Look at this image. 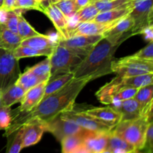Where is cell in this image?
<instances>
[{
	"label": "cell",
	"mask_w": 153,
	"mask_h": 153,
	"mask_svg": "<svg viewBox=\"0 0 153 153\" xmlns=\"http://www.w3.org/2000/svg\"><path fill=\"white\" fill-rule=\"evenodd\" d=\"M91 80V77H74L61 89L43 97L31 111L12 117L10 126L5 129L4 136L10 134L31 119L37 118L47 122L63 112L73 110L76 99Z\"/></svg>",
	"instance_id": "1"
},
{
	"label": "cell",
	"mask_w": 153,
	"mask_h": 153,
	"mask_svg": "<svg viewBox=\"0 0 153 153\" xmlns=\"http://www.w3.org/2000/svg\"><path fill=\"white\" fill-rule=\"evenodd\" d=\"M121 43H113L103 36L73 70L74 77H91L93 80L112 73L115 52Z\"/></svg>",
	"instance_id": "2"
},
{
	"label": "cell",
	"mask_w": 153,
	"mask_h": 153,
	"mask_svg": "<svg viewBox=\"0 0 153 153\" xmlns=\"http://www.w3.org/2000/svg\"><path fill=\"white\" fill-rule=\"evenodd\" d=\"M153 73L140 75L129 77H121L117 76L110 82L100 88L96 93V97L101 103L112 105L114 98L117 94L127 88H140L152 84Z\"/></svg>",
	"instance_id": "3"
},
{
	"label": "cell",
	"mask_w": 153,
	"mask_h": 153,
	"mask_svg": "<svg viewBox=\"0 0 153 153\" xmlns=\"http://www.w3.org/2000/svg\"><path fill=\"white\" fill-rule=\"evenodd\" d=\"M151 123V122H150ZM149 122L145 117L128 120H121L111 131L134 146L142 150L144 148L146 129Z\"/></svg>",
	"instance_id": "4"
},
{
	"label": "cell",
	"mask_w": 153,
	"mask_h": 153,
	"mask_svg": "<svg viewBox=\"0 0 153 153\" xmlns=\"http://www.w3.org/2000/svg\"><path fill=\"white\" fill-rule=\"evenodd\" d=\"M49 58L51 67L49 80H51L73 72L85 58L58 43Z\"/></svg>",
	"instance_id": "5"
},
{
	"label": "cell",
	"mask_w": 153,
	"mask_h": 153,
	"mask_svg": "<svg viewBox=\"0 0 153 153\" xmlns=\"http://www.w3.org/2000/svg\"><path fill=\"white\" fill-rule=\"evenodd\" d=\"M112 73L121 77H129L153 73V61L140 59L133 55L113 61Z\"/></svg>",
	"instance_id": "6"
},
{
	"label": "cell",
	"mask_w": 153,
	"mask_h": 153,
	"mask_svg": "<svg viewBox=\"0 0 153 153\" xmlns=\"http://www.w3.org/2000/svg\"><path fill=\"white\" fill-rule=\"evenodd\" d=\"M20 74L19 60L13 51L0 48V94L14 85Z\"/></svg>",
	"instance_id": "7"
},
{
	"label": "cell",
	"mask_w": 153,
	"mask_h": 153,
	"mask_svg": "<svg viewBox=\"0 0 153 153\" xmlns=\"http://www.w3.org/2000/svg\"><path fill=\"white\" fill-rule=\"evenodd\" d=\"M153 0H131V10L128 16L134 25L131 31L133 36L141 34L147 27L152 25Z\"/></svg>",
	"instance_id": "8"
},
{
	"label": "cell",
	"mask_w": 153,
	"mask_h": 153,
	"mask_svg": "<svg viewBox=\"0 0 153 153\" xmlns=\"http://www.w3.org/2000/svg\"><path fill=\"white\" fill-rule=\"evenodd\" d=\"M103 35H74L67 39L59 38L58 43L85 58Z\"/></svg>",
	"instance_id": "9"
},
{
	"label": "cell",
	"mask_w": 153,
	"mask_h": 153,
	"mask_svg": "<svg viewBox=\"0 0 153 153\" xmlns=\"http://www.w3.org/2000/svg\"><path fill=\"white\" fill-rule=\"evenodd\" d=\"M45 128L46 131L52 133L60 142L67 136L80 134L88 131L79 126L73 121L63 118L61 116V114L51 120L45 122Z\"/></svg>",
	"instance_id": "10"
},
{
	"label": "cell",
	"mask_w": 153,
	"mask_h": 153,
	"mask_svg": "<svg viewBox=\"0 0 153 153\" xmlns=\"http://www.w3.org/2000/svg\"><path fill=\"white\" fill-rule=\"evenodd\" d=\"M61 116L64 119L73 121L79 126L88 131L109 132L111 130V128L108 127L107 126L101 123L94 117L87 114L85 111H75L74 108L73 110L63 112L61 114Z\"/></svg>",
	"instance_id": "11"
},
{
	"label": "cell",
	"mask_w": 153,
	"mask_h": 153,
	"mask_svg": "<svg viewBox=\"0 0 153 153\" xmlns=\"http://www.w3.org/2000/svg\"><path fill=\"white\" fill-rule=\"evenodd\" d=\"M47 82L48 81H45V82H41L37 86L26 91L19 108L11 111L12 117L28 113L37 105L40 100L43 98L45 88H46Z\"/></svg>",
	"instance_id": "12"
},
{
	"label": "cell",
	"mask_w": 153,
	"mask_h": 153,
	"mask_svg": "<svg viewBox=\"0 0 153 153\" xmlns=\"http://www.w3.org/2000/svg\"><path fill=\"white\" fill-rule=\"evenodd\" d=\"M23 134H22V149L29 147L38 143L46 131L45 122L37 118H34L22 125Z\"/></svg>",
	"instance_id": "13"
},
{
	"label": "cell",
	"mask_w": 153,
	"mask_h": 153,
	"mask_svg": "<svg viewBox=\"0 0 153 153\" xmlns=\"http://www.w3.org/2000/svg\"><path fill=\"white\" fill-rule=\"evenodd\" d=\"M133 25V19L128 14L119 19L103 34V36L113 43H123L126 39L133 36L131 31Z\"/></svg>",
	"instance_id": "14"
},
{
	"label": "cell",
	"mask_w": 153,
	"mask_h": 153,
	"mask_svg": "<svg viewBox=\"0 0 153 153\" xmlns=\"http://www.w3.org/2000/svg\"><path fill=\"white\" fill-rule=\"evenodd\" d=\"M101 123L112 128H114L122 120L120 112L114 107L107 106L103 108H93L85 111Z\"/></svg>",
	"instance_id": "15"
},
{
	"label": "cell",
	"mask_w": 153,
	"mask_h": 153,
	"mask_svg": "<svg viewBox=\"0 0 153 153\" xmlns=\"http://www.w3.org/2000/svg\"><path fill=\"white\" fill-rule=\"evenodd\" d=\"M43 13L48 16L55 25L57 31L60 34V38L67 39L69 37V20L55 4H48L43 6Z\"/></svg>",
	"instance_id": "16"
},
{
	"label": "cell",
	"mask_w": 153,
	"mask_h": 153,
	"mask_svg": "<svg viewBox=\"0 0 153 153\" xmlns=\"http://www.w3.org/2000/svg\"><path fill=\"white\" fill-rule=\"evenodd\" d=\"M57 44L58 40L54 41L50 37L44 34L25 39L22 40L20 43L21 46H29L34 50L41 52L43 56L46 57L51 56Z\"/></svg>",
	"instance_id": "17"
},
{
	"label": "cell",
	"mask_w": 153,
	"mask_h": 153,
	"mask_svg": "<svg viewBox=\"0 0 153 153\" xmlns=\"http://www.w3.org/2000/svg\"><path fill=\"white\" fill-rule=\"evenodd\" d=\"M116 22L103 24L94 21H90L79 23L74 28H73L71 31L69 32V37L74 35H103V34L111 28Z\"/></svg>",
	"instance_id": "18"
},
{
	"label": "cell",
	"mask_w": 153,
	"mask_h": 153,
	"mask_svg": "<svg viewBox=\"0 0 153 153\" xmlns=\"http://www.w3.org/2000/svg\"><path fill=\"white\" fill-rule=\"evenodd\" d=\"M109 132L90 131L85 136L84 145L92 153H101L106 149Z\"/></svg>",
	"instance_id": "19"
},
{
	"label": "cell",
	"mask_w": 153,
	"mask_h": 153,
	"mask_svg": "<svg viewBox=\"0 0 153 153\" xmlns=\"http://www.w3.org/2000/svg\"><path fill=\"white\" fill-rule=\"evenodd\" d=\"M113 107L120 112L122 115L121 120L136 119L142 116L141 108L134 98L114 103Z\"/></svg>",
	"instance_id": "20"
},
{
	"label": "cell",
	"mask_w": 153,
	"mask_h": 153,
	"mask_svg": "<svg viewBox=\"0 0 153 153\" xmlns=\"http://www.w3.org/2000/svg\"><path fill=\"white\" fill-rule=\"evenodd\" d=\"M26 91L20 85L15 83L8 89L1 94V104L4 107H11L16 103L21 102L24 98Z\"/></svg>",
	"instance_id": "21"
},
{
	"label": "cell",
	"mask_w": 153,
	"mask_h": 153,
	"mask_svg": "<svg viewBox=\"0 0 153 153\" xmlns=\"http://www.w3.org/2000/svg\"><path fill=\"white\" fill-rule=\"evenodd\" d=\"M22 39L19 35L14 34L5 26L4 23L0 22V48L13 51L20 45Z\"/></svg>",
	"instance_id": "22"
},
{
	"label": "cell",
	"mask_w": 153,
	"mask_h": 153,
	"mask_svg": "<svg viewBox=\"0 0 153 153\" xmlns=\"http://www.w3.org/2000/svg\"><path fill=\"white\" fill-rule=\"evenodd\" d=\"M130 10H131V5L124 8L100 12L93 21L103 24L114 23L120 19L121 18L127 16L129 13Z\"/></svg>",
	"instance_id": "23"
},
{
	"label": "cell",
	"mask_w": 153,
	"mask_h": 153,
	"mask_svg": "<svg viewBox=\"0 0 153 153\" xmlns=\"http://www.w3.org/2000/svg\"><path fill=\"white\" fill-rule=\"evenodd\" d=\"M106 149L112 153H129L136 149L111 131L108 134Z\"/></svg>",
	"instance_id": "24"
},
{
	"label": "cell",
	"mask_w": 153,
	"mask_h": 153,
	"mask_svg": "<svg viewBox=\"0 0 153 153\" xmlns=\"http://www.w3.org/2000/svg\"><path fill=\"white\" fill-rule=\"evenodd\" d=\"M48 80H49L48 77L38 76L26 69L23 73H21L16 83L20 85L23 89L27 91L28 90L37 86L41 82Z\"/></svg>",
	"instance_id": "25"
},
{
	"label": "cell",
	"mask_w": 153,
	"mask_h": 153,
	"mask_svg": "<svg viewBox=\"0 0 153 153\" xmlns=\"http://www.w3.org/2000/svg\"><path fill=\"white\" fill-rule=\"evenodd\" d=\"M90 131H86L80 134L67 136L61 140V150L62 153H72L76 148L84 143L85 136Z\"/></svg>",
	"instance_id": "26"
},
{
	"label": "cell",
	"mask_w": 153,
	"mask_h": 153,
	"mask_svg": "<svg viewBox=\"0 0 153 153\" xmlns=\"http://www.w3.org/2000/svg\"><path fill=\"white\" fill-rule=\"evenodd\" d=\"M22 134H23V127L22 126L10 134L6 136L7 146H6L5 153H19L22 149Z\"/></svg>",
	"instance_id": "27"
},
{
	"label": "cell",
	"mask_w": 153,
	"mask_h": 153,
	"mask_svg": "<svg viewBox=\"0 0 153 153\" xmlns=\"http://www.w3.org/2000/svg\"><path fill=\"white\" fill-rule=\"evenodd\" d=\"M73 78H74V75H73V72H71V73L62 75V76H60L58 77L55 78V79H51V80H48L46 88H45L43 97H46L49 94H53L54 92L61 89L64 85H67L70 80H72Z\"/></svg>",
	"instance_id": "28"
},
{
	"label": "cell",
	"mask_w": 153,
	"mask_h": 153,
	"mask_svg": "<svg viewBox=\"0 0 153 153\" xmlns=\"http://www.w3.org/2000/svg\"><path fill=\"white\" fill-rule=\"evenodd\" d=\"M100 12L124 8L131 5V0H108L92 2Z\"/></svg>",
	"instance_id": "29"
},
{
	"label": "cell",
	"mask_w": 153,
	"mask_h": 153,
	"mask_svg": "<svg viewBox=\"0 0 153 153\" xmlns=\"http://www.w3.org/2000/svg\"><path fill=\"white\" fill-rule=\"evenodd\" d=\"M17 34L22 40L29 38V37H34V36L40 35V33L37 32L25 19L22 13L19 14L18 18V25H17Z\"/></svg>",
	"instance_id": "30"
},
{
	"label": "cell",
	"mask_w": 153,
	"mask_h": 153,
	"mask_svg": "<svg viewBox=\"0 0 153 153\" xmlns=\"http://www.w3.org/2000/svg\"><path fill=\"white\" fill-rule=\"evenodd\" d=\"M99 13H100V11L97 10L95 5L93 3H90L89 4L78 10L75 13L73 17H75V19H76V22L79 24L82 23V22L93 21Z\"/></svg>",
	"instance_id": "31"
},
{
	"label": "cell",
	"mask_w": 153,
	"mask_h": 153,
	"mask_svg": "<svg viewBox=\"0 0 153 153\" xmlns=\"http://www.w3.org/2000/svg\"><path fill=\"white\" fill-rule=\"evenodd\" d=\"M152 96L153 85L152 84V85H146V86H143L142 88H138L137 93L133 98L140 105L142 111H143V108L153 100Z\"/></svg>",
	"instance_id": "32"
},
{
	"label": "cell",
	"mask_w": 153,
	"mask_h": 153,
	"mask_svg": "<svg viewBox=\"0 0 153 153\" xmlns=\"http://www.w3.org/2000/svg\"><path fill=\"white\" fill-rule=\"evenodd\" d=\"M20 13L21 12L19 11L18 9L4 10V18L2 23H4L10 31L16 34H17L18 18Z\"/></svg>",
	"instance_id": "33"
},
{
	"label": "cell",
	"mask_w": 153,
	"mask_h": 153,
	"mask_svg": "<svg viewBox=\"0 0 153 153\" xmlns=\"http://www.w3.org/2000/svg\"><path fill=\"white\" fill-rule=\"evenodd\" d=\"M67 19H70L78 11L75 0H62L55 4Z\"/></svg>",
	"instance_id": "34"
},
{
	"label": "cell",
	"mask_w": 153,
	"mask_h": 153,
	"mask_svg": "<svg viewBox=\"0 0 153 153\" xmlns=\"http://www.w3.org/2000/svg\"><path fill=\"white\" fill-rule=\"evenodd\" d=\"M50 67V58H49V57H46V59L42 61L41 62L38 63L36 65L33 66V67H29V68H28V70L37 76L48 77L49 79Z\"/></svg>",
	"instance_id": "35"
},
{
	"label": "cell",
	"mask_w": 153,
	"mask_h": 153,
	"mask_svg": "<svg viewBox=\"0 0 153 153\" xmlns=\"http://www.w3.org/2000/svg\"><path fill=\"white\" fill-rule=\"evenodd\" d=\"M13 55L17 60L21 59L24 58H31V57H37V56H43L41 52H38L37 50H34L32 48L26 46H21L16 48L13 51Z\"/></svg>",
	"instance_id": "36"
},
{
	"label": "cell",
	"mask_w": 153,
	"mask_h": 153,
	"mask_svg": "<svg viewBox=\"0 0 153 153\" xmlns=\"http://www.w3.org/2000/svg\"><path fill=\"white\" fill-rule=\"evenodd\" d=\"M14 9L18 10H36L43 12V6L37 0H16Z\"/></svg>",
	"instance_id": "37"
},
{
	"label": "cell",
	"mask_w": 153,
	"mask_h": 153,
	"mask_svg": "<svg viewBox=\"0 0 153 153\" xmlns=\"http://www.w3.org/2000/svg\"><path fill=\"white\" fill-rule=\"evenodd\" d=\"M11 110L10 107H0V130H5L11 123Z\"/></svg>",
	"instance_id": "38"
},
{
	"label": "cell",
	"mask_w": 153,
	"mask_h": 153,
	"mask_svg": "<svg viewBox=\"0 0 153 153\" xmlns=\"http://www.w3.org/2000/svg\"><path fill=\"white\" fill-rule=\"evenodd\" d=\"M132 55L140 59L153 61V40L149 41L144 48Z\"/></svg>",
	"instance_id": "39"
},
{
	"label": "cell",
	"mask_w": 153,
	"mask_h": 153,
	"mask_svg": "<svg viewBox=\"0 0 153 153\" xmlns=\"http://www.w3.org/2000/svg\"><path fill=\"white\" fill-rule=\"evenodd\" d=\"M142 150H145L147 152L152 153L153 151V122L149 123L148 125L145 138L144 148Z\"/></svg>",
	"instance_id": "40"
},
{
	"label": "cell",
	"mask_w": 153,
	"mask_h": 153,
	"mask_svg": "<svg viewBox=\"0 0 153 153\" xmlns=\"http://www.w3.org/2000/svg\"><path fill=\"white\" fill-rule=\"evenodd\" d=\"M153 25H150V26L147 27V28H145L143 31H142L141 34L144 35L145 39L146 40H149V41H152L153 40Z\"/></svg>",
	"instance_id": "41"
},
{
	"label": "cell",
	"mask_w": 153,
	"mask_h": 153,
	"mask_svg": "<svg viewBox=\"0 0 153 153\" xmlns=\"http://www.w3.org/2000/svg\"><path fill=\"white\" fill-rule=\"evenodd\" d=\"M16 0H4L2 9L4 10H14V5Z\"/></svg>",
	"instance_id": "42"
},
{
	"label": "cell",
	"mask_w": 153,
	"mask_h": 153,
	"mask_svg": "<svg viewBox=\"0 0 153 153\" xmlns=\"http://www.w3.org/2000/svg\"><path fill=\"white\" fill-rule=\"evenodd\" d=\"M75 2H76V7H77L78 10H79L81 8H82V7L89 4L91 3V0H75Z\"/></svg>",
	"instance_id": "43"
},
{
	"label": "cell",
	"mask_w": 153,
	"mask_h": 153,
	"mask_svg": "<svg viewBox=\"0 0 153 153\" xmlns=\"http://www.w3.org/2000/svg\"><path fill=\"white\" fill-rule=\"evenodd\" d=\"M72 153H92V152H91L89 149H87L83 143V144L81 145L80 146L76 148V149H75V150Z\"/></svg>",
	"instance_id": "44"
},
{
	"label": "cell",
	"mask_w": 153,
	"mask_h": 153,
	"mask_svg": "<svg viewBox=\"0 0 153 153\" xmlns=\"http://www.w3.org/2000/svg\"><path fill=\"white\" fill-rule=\"evenodd\" d=\"M61 1H62V0H48V2H49V4H56L57 2Z\"/></svg>",
	"instance_id": "45"
},
{
	"label": "cell",
	"mask_w": 153,
	"mask_h": 153,
	"mask_svg": "<svg viewBox=\"0 0 153 153\" xmlns=\"http://www.w3.org/2000/svg\"><path fill=\"white\" fill-rule=\"evenodd\" d=\"M129 153H147V152H142V150H140V149H134V150L131 151V152Z\"/></svg>",
	"instance_id": "46"
},
{
	"label": "cell",
	"mask_w": 153,
	"mask_h": 153,
	"mask_svg": "<svg viewBox=\"0 0 153 153\" xmlns=\"http://www.w3.org/2000/svg\"><path fill=\"white\" fill-rule=\"evenodd\" d=\"M3 1H4V0H0V9H2Z\"/></svg>",
	"instance_id": "47"
},
{
	"label": "cell",
	"mask_w": 153,
	"mask_h": 153,
	"mask_svg": "<svg viewBox=\"0 0 153 153\" xmlns=\"http://www.w3.org/2000/svg\"><path fill=\"white\" fill-rule=\"evenodd\" d=\"M108 1V0H91V3L95 2V1Z\"/></svg>",
	"instance_id": "48"
},
{
	"label": "cell",
	"mask_w": 153,
	"mask_h": 153,
	"mask_svg": "<svg viewBox=\"0 0 153 153\" xmlns=\"http://www.w3.org/2000/svg\"><path fill=\"white\" fill-rule=\"evenodd\" d=\"M40 3L42 4V5L43 6V3H44L45 1H48V0H40Z\"/></svg>",
	"instance_id": "49"
},
{
	"label": "cell",
	"mask_w": 153,
	"mask_h": 153,
	"mask_svg": "<svg viewBox=\"0 0 153 153\" xmlns=\"http://www.w3.org/2000/svg\"><path fill=\"white\" fill-rule=\"evenodd\" d=\"M101 153H112L111 152H110V151L107 150V149H105V150H104L103 152H102Z\"/></svg>",
	"instance_id": "50"
},
{
	"label": "cell",
	"mask_w": 153,
	"mask_h": 153,
	"mask_svg": "<svg viewBox=\"0 0 153 153\" xmlns=\"http://www.w3.org/2000/svg\"><path fill=\"white\" fill-rule=\"evenodd\" d=\"M1 106V94H0V107Z\"/></svg>",
	"instance_id": "51"
},
{
	"label": "cell",
	"mask_w": 153,
	"mask_h": 153,
	"mask_svg": "<svg viewBox=\"0 0 153 153\" xmlns=\"http://www.w3.org/2000/svg\"><path fill=\"white\" fill-rule=\"evenodd\" d=\"M37 1H40V0H37Z\"/></svg>",
	"instance_id": "52"
},
{
	"label": "cell",
	"mask_w": 153,
	"mask_h": 153,
	"mask_svg": "<svg viewBox=\"0 0 153 153\" xmlns=\"http://www.w3.org/2000/svg\"><path fill=\"white\" fill-rule=\"evenodd\" d=\"M147 153H151V152H147Z\"/></svg>",
	"instance_id": "53"
},
{
	"label": "cell",
	"mask_w": 153,
	"mask_h": 153,
	"mask_svg": "<svg viewBox=\"0 0 153 153\" xmlns=\"http://www.w3.org/2000/svg\"></svg>",
	"instance_id": "54"
}]
</instances>
